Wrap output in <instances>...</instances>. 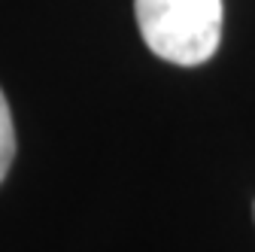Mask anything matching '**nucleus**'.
Instances as JSON below:
<instances>
[{"label":"nucleus","mask_w":255,"mask_h":252,"mask_svg":"<svg viewBox=\"0 0 255 252\" xmlns=\"http://www.w3.org/2000/svg\"><path fill=\"white\" fill-rule=\"evenodd\" d=\"M252 216H255V204H252Z\"/></svg>","instance_id":"nucleus-3"},{"label":"nucleus","mask_w":255,"mask_h":252,"mask_svg":"<svg viewBox=\"0 0 255 252\" xmlns=\"http://www.w3.org/2000/svg\"><path fill=\"white\" fill-rule=\"evenodd\" d=\"M12 161H15V125H12L9 104L0 91V182L6 179Z\"/></svg>","instance_id":"nucleus-2"},{"label":"nucleus","mask_w":255,"mask_h":252,"mask_svg":"<svg viewBox=\"0 0 255 252\" xmlns=\"http://www.w3.org/2000/svg\"><path fill=\"white\" fill-rule=\"evenodd\" d=\"M152 55L179 67L210 61L222 40V0H134Z\"/></svg>","instance_id":"nucleus-1"}]
</instances>
